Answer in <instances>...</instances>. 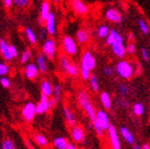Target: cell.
Instances as JSON below:
<instances>
[{
	"mask_svg": "<svg viewBox=\"0 0 150 149\" xmlns=\"http://www.w3.org/2000/svg\"><path fill=\"white\" fill-rule=\"evenodd\" d=\"M105 43L110 47L112 53L119 60H123L127 55L126 53V44H125L124 37L116 29H110V35L105 39Z\"/></svg>",
	"mask_w": 150,
	"mask_h": 149,
	"instance_id": "6da1fadb",
	"label": "cell"
},
{
	"mask_svg": "<svg viewBox=\"0 0 150 149\" xmlns=\"http://www.w3.org/2000/svg\"><path fill=\"white\" fill-rule=\"evenodd\" d=\"M79 76L82 80H89L92 75V71L96 68V56L91 50H84L81 53L79 61Z\"/></svg>",
	"mask_w": 150,
	"mask_h": 149,
	"instance_id": "7a4b0ae2",
	"label": "cell"
},
{
	"mask_svg": "<svg viewBox=\"0 0 150 149\" xmlns=\"http://www.w3.org/2000/svg\"><path fill=\"white\" fill-rule=\"evenodd\" d=\"M76 99H77L78 105H79L80 109L84 112V114H86V116L88 117L90 122L92 123L93 121H95L97 110L95 109L93 102H92L90 94L88 93L87 91H84V90H80V91L77 93Z\"/></svg>",
	"mask_w": 150,
	"mask_h": 149,
	"instance_id": "3957f363",
	"label": "cell"
},
{
	"mask_svg": "<svg viewBox=\"0 0 150 149\" xmlns=\"http://www.w3.org/2000/svg\"><path fill=\"white\" fill-rule=\"evenodd\" d=\"M59 67L61 71L71 78H76L79 76V66L72 61L70 56L61 53L59 55Z\"/></svg>",
	"mask_w": 150,
	"mask_h": 149,
	"instance_id": "277c9868",
	"label": "cell"
},
{
	"mask_svg": "<svg viewBox=\"0 0 150 149\" xmlns=\"http://www.w3.org/2000/svg\"><path fill=\"white\" fill-rule=\"evenodd\" d=\"M115 73L123 80H129L132 78L136 72V67H134V63H131L128 60H119L117 64L115 65Z\"/></svg>",
	"mask_w": 150,
	"mask_h": 149,
	"instance_id": "5b68a950",
	"label": "cell"
},
{
	"mask_svg": "<svg viewBox=\"0 0 150 149\" xmlns=\"http://www.w3.org/2000/svg\"><path fill=\"white\" fill-rule=\"evenodd\" d=\"M61 46L63 53L70 56V57H74L79 52V45H78V43L76 42V40L74 38L69 35H65L62 38Z\"/></svg>",
	"mask_w": 150,
	"mask_h": 149,
	"instance_id": "8992f818",
	"label": "cell"
},
{
	"mask_svg": "<svg viewBox=\"0 0 150 149\" xmlns=\"http://www.w3.org/2000/svg\"><path fill=\"white\" fill-rule=\"evenodd\" d=\"M0 55L4 62H12L13 60L19 57V51L15 45L8 43L5 39L0 38Z\"/></svg>",
	"mask_w": 150,
	"mask_h": 149,
	"instance_id": "52a82bcc",
	"label": "cell"
},
{
	"mask_svg": "<svg viewBox=\"0 0 150 149\" xmlns=\"http://www.w3.org/2000/svg\"><path fill=\"white\" fill-rule=\"evenodd\" d=\"M57 43L53 38H47L43 41L41 46V53L47 58V60H53L57 55Z\"/></svg>",
	"mask_w": 150,
	"mask_h": 149,
	"instance_id": "ba28073f",
	"label": "cell"
},
{
	"mask_svg": "<svg viewBox=\"0 0 150 149\" xmlns=\"http://www.w3.org/2000/svg\"><path fill=\"white\" fill-rule=\"evenodd\" d=\"M96 122L97 124L100 125V127L102 128L103 131H108V129L110 128V126L112 125L110 124V118L108 113L106 112L104 109H99V110L96 111V118H95V121H93L92 123Z\"/></svg>",
	"mask_w": 150,
	"mask_h": 149,
	"instance_id": "9c48e42d",
	"label": "cell"
},
{
	"mask_svg": "<svg viewBox=\"0 0 150 149\" xmlns=\"http://www.w3.org/2000/svg\"><path fill=\"white\" fill-rule=\"evenodd\" d=\"M104 18L108 22L112 24H120L123 22V14L117 7H108L104 12Z\"/></svg>",
	"mask_w": 150,
	"mask_h": 149,
	"instance_id": "30bf717a",
	"label": "cell"
},
{
	"mask_svg": "<svg viewBox=\"0 0 150 149\" xmlns=\"http://www.w3.org/2000/svg\"><path fill=\"white\" fill-rule=\"evenodd\" d=\"M37 109H35V103L28 101L22 106L21 109V117L25 122H31L37 116Z\"/></svg>",
	"mask_w": 150,
	"mask_h": 149,
	"instance_id": "8fae6325",
	"label": "cell"
},
{
	"mask_svg": "<svg viewBox=\"0 0 150 149\" xmlns=\"http://www.w3.org/2000/svg\"><path fill=\"white\" fill-rule=\"evenodd\" d=\"M70 137L74 143H83L86 141V129L82 125H76L70 127Z\"/></svg>",
	"mask_w": 150,
	"mask_h": 149,
	"instance_id": "7c38bea8",
	"label": "cell"
},
{
	"mask_svg": "<svg viewBox=\"0 0 150 149\" xmlns=\"http://www.w3.org/2000/svg\"><path fill=\"white\" fill-rule=\"evenodd\" d=\"M70 5L74 14H76L79 17L87 16L89 14V6L83 0H70Z\"/></svg>",
	"mask_w": 150,
	"mask_h": 149,
	"instance_id": "4fadbf2b",
	"label": "cell"
},
{
	"mask_svg": "<svg viewBox=\"0 0 150 149\" xmlns=\"http://www.w3.org/2000/svg\"><path fill=\"white\" fill-rule=\"evenodd\" d=\"M106 133H108V140H110V144L112 149H122L119 133L117 131L115 126L110 125Z\"/></svg>",
	"mask_w": 150,
	"mask_h": 149,
	"instance_id": "5bb4252c",
	"label": "cell"
},
{
	"mask_svg": "<svg viewBox=\"0 0 150 149\" xmlns=\"http://www.w3.org/2000/svg\"><path fill=\"white\" fill-rule=\"evenodd\" d=\"M23 75L28 80H37L40 77L41 72L35 63H28L23 68Z\"/></svg>",
	"mask_w": 150,
	"mask_h": 149,
	"instance_id": "9a60e30c",
	"label": "cell"
},
{
	"mask_svg": "<svg viewBox=\"0 0 150 149\" xmlns=\"http://www.w3.org/2000/svg\"><path fill=\"white\" fill-rule=\"evenodd\" d=\"M45 23V29H46L47 33L50 38H53L56 35L57 33V26H56V16L55 13L51 12L50 15L48 16V18L46 19Z\"/></svg>",
	"mask_w": 150,
	"mask_h": 149,
	"instance_id": "2e32d148",
	"label": "cell"
},
{
	"mask_svg": "<svg viewBox=\"0 0 150 149\" xmlns=\"http://www.w3.org/2000/svg\"><path fill=\"white\" fill-rule=\"evenodd\" d=\"M35 109H37L38 115H44L49 112V97H47L45 95H41L39 102L35 103Z\"/></svg>",
	"mask_w": 150,
	"mask_h": 149,
	"instance_id": "e0dca14e",
	"label": "cell"
},
{
	"mask_svg": "<svg viewBox=\"0 0 150 149\" xmlns=\"http://www.w3.org/2000/svg\"><path fill=\"white\" fill-rule=\"evenodd\" d=\"M118 133H119L121 138L127 143V144H129V145L136 144V138H134V133H132L128 127H126V126H121V127L119 128V131H118Z\"/></svg>",
	"mask_w": 150,
	"mask_h": 149,
	"instance_id": "ac0fdd59",
	"label": "cell"
},
{
	"mask_svg": "<svg viewBox=\"0 0 150 149\" xmlns=\"http://www.w3.org/2000/svg\"><path fill=\"white\" fill-rule=\"evenodd\" d=\"M35 64L37 65V67L39 68L41 74H46L49 70V66H48V62L47 58L43 55L42 53H37L35 57Z\"/></svg>",
	"mask_w": 150,
	"mask_h": 149,
	"instance_id": "d6986e66",
	"label": "cell"
},
{
	"mask_svg": "<svg viewBox=\"0 0 150 149\" xmlns=\"http://www.w3.org/2000/svg\"><path fill=\"white\" fill-rule=\"evenodd\" d=\"M63 117L65 119L66 123L68 124V126L72 127V126L76 125L77 124V119H76V116H75L74 112L71 110L69 106H64L63 109Z\"/></svg>",
	"mask_w": 150,
	"mask_h": 149,
	"instance_id": "ffe728a7",
	"label": "cell"
},
{
	"mask_svg": "<svg viewBox=\"0 0 150 149\" xmlns=\"http://www.w3.org/2000/svg\"><path fill=\"white\" fill-rule=\"evenodd\" d=\"M75 40L78 43V45L83 46V45L88 44L90 41V31L84 27L79 28L75 33Z\"/></svg>",
	"mask_w": 150,
	"mask_h": 149,
	"instance_id": "44dd1931",
	"label": "cell"
},
{
	"mask_svg": "<svg viewBox=\"0 0 150 149\" xmlns=\"http://www.w3.org/2000/svg\"><path fill=\"white\" fill-rule=\"evenodd\" d=\"M51 3H50L49 0H44L42 3H41V6H40V21L41 22H45L46 21V19L48 18V16L50 15L51 13Z\"/></svg>",
	"mask_w": 150,
	"mask_h": 149,
	"instance_id": "7402d4cb",
	"label": "cell"
},
{
	"mask_svg": "<svg viewBox=\"0 0 150 149\" xmlns=\"http://www.w3.org/2000/svg\"><path fill=\"white\" fill-rule=\"evenodd\" d=\"M41 95H45L47 97H51L53 91V84L49 79H43L40 84Z\"/></svg>",
	"mask_w": 150,
	"mask_h": 149,
	"instance_id": "603a6c76",
	"label": "cell"
},
{
	"mask_svg": "<svg viewBox=\"0 0 150 149\" xmlns=\"http://www.w3.org/2000/svg\"><path fill=\"white\" fill-rule=\"evenodd\" d=\"M24 35H25L26 40H27L28 43H29L30 45L35 46V45L38 44V41H39V39H38V35L31 27L27 26V27L24 28Z\"/></svg>",
	"mask_w": 150,
	"mask_h": 149,
	"instance_id": "cb8c5ba5",
	"label": "cell"
},
{
	"mask_svg": "<svg viewBox=\"0 0 150 149\" xmlns=\"http://www.w3.org/2000/svg\"><path fill=\"white\" fill-rule=\"evenodd\" d=\"M99 100H100L101 104H102L103 109L105 111H110L112 109V97L108 92H101L99 94Z\"/></svg>",
	"mask_w": 150,
	"mask_h": 149,
	"instance_id": "d4e9b609",
	"label": "cell"
},
{
	"mask_svg": "<svg viewBox=\"0 0 150 149\" xmlns=\"http://www.w3.org/2000/svg\"><path fill=\"white\" fill-rule=\"evenodd\" d=\"M52 144H53L55 149H68L70 142L67 140V138L59 136V137H55L52 140Z\"/></svg>",
	"mask_w": 150,
	"mask_h": 149,
	"instance_id": "484cf974",
	"label": "cell"
},
{
	"mask_svg": "<svg viewBox=\"0 0 150 149\" xmlns=\"http://www.w3.org/2000/svg\"><path fill=\"white\" fill-rule=\"evenodd\" d=\"M110 27L108 24H100L96 29V35L99 39H104L105 40L108 38V35H110Z\"/></svg>",
	"mask_w": 150,
	"mask_h": 149,
	"instance_id": "4316f807",
	"label": "cell"
},
{
	"mask_svg": "<svg viewBox=\"0 0 150 149\" xmlns=\"http://www.w3.org/2000/svg\"><path fill=\"white\" fill-rule=\"evenodd\" d=\"M33 141L37 145H39L40 147L42 148H45L49 145V140H48V138L46 137L45 135L43 133H35L33 136Z\"/></svg>",
	"mask_w": 150,
	"mask_h": 149,
	"instance_id": "83f0119b",
	"label": "cell"
},
{
	"mask_svg": "<svg viewBox=\"0 0 150 149\" xmlns=\"http://www.w3.org/2000/svg\"><path fill=\"white\" fill-rule=\"evenodd\" d=\"M31 58H33V51H31L30 49H25L19 55V62H20V64L25 66L26 64L30 63Z\"/></svg>",
	"mask_w": 150,
	"mask_h": 149,
	"instance_id": "f1b7e54d",
	"label": "cell"
},
{
	"mask_svg": "<svg viewBox=\"0 0 150 149\" xmlns=\"http://www.w3.org/2000/svg\"><path fill=\"white\" fill-rule=\"evenodd\" d=\"M138 27L140 29V31L143 33L144 35H150V26L148 24V22L146 21L144 18H139L138 19Z\"/></svg>",
	"mask_w": 150,
	"mask_h": 149,
	"instance_id": "f546056e",
	"label": "cell"
},
{
	"mask_svg": "<svg viewBox=\"0 0 150 149\" xmlns=\"http://www.w3.org/2000/svg\"><path fill=\"white\" fill-rule=\"evenodd\" d=\"M132 114L137 117H142L144 114H145V105L142 102H136L132 105Z\"/></svg>",
	"mask_w": 150,
	"mask_h": 149,
	"instance_id": "4dcf8cb0",
	"label": "cell"
},
{
	"mask_svg": "<svg viewBox=\"0 0 150 149\" xmlns=\"http://www.w3.org/2000/svg\"><path fill=\"white\" fill-rule=\"evenodd\" d=\"M89 84H90V88L93 92L97 93L99 91V88H100V84H99V80H98V77L96 75L92 74L91 77L89 79Z\"/></svg>",
	"mask_w": 150,
	"mask_h": 149,
	"instance_id": "1f68e13d",
	"label": "cell"
},
{
	"mask_svg": "<svg viewBox=\"0 0 150 149\" xmlns=\"http://www.w3.org/2000/svg\"><path fill=\"white\" fill-rule=\"evenodd\" d=\"M52 97L55 98L56 100L59 101L63 97V88L59 84H53V91H52Z\"/></svg>",
	"mask_w": 150,
	"mask_h": 149,
	"instance_id": "d6a6232c",
	"label": "cell"
},
{
	"mask_svg": "<svg viewBox=\"0 0 150 149\" xmlns=\"http://www.w3.org/2000/svg\"><path fill=\"white\" fill-rule=\"evenodd\" d=\"M1 149H17V147L11 138H5L1 142Z\"/></svg>",
	"mask_w": 150,
	"mask_h": 149,
	"instance_id": "836d02e7",
	"label": "cell"
},
{
	"mask_svg": "<svg viewBox=\"0 0 150 149\" xmlns=\"http://www.w3.org/2000/svg\"><path fill=\"white\" fill-rule=\"evenodd\" d=\"M9 71H11V68L8 64L6 62H0V77L7 76V74H9Z\"/></svg>",
	"mask_w": 150,
	"mask_h": 149,
	"instance_id": "e575fe53",
	"label": "cell"
},
{
	"mask_svg": "<svg viewBox=\"0 0 150 149\" xmlns=\"http://www.w3.org/2000/svg\"><path fill=\"white\" fill-rule=\"evenodd\" d=\"M30 0H13V4L18 9H26L29 5Z\"/></svg>",
	"mask_w": 150,
	"mask_h": 149,
	"instance_id": "d590c367",
	"label": "cell"
},
{
	"mask_svg": "<svg viewBox=\"0 0 150 149\" xmlns=\"http://www.w3.org/2000/svg\"><path fill=\"white\" fill-rule=\"evenodd\" d=\"M118 91H119L120 95L123 96V97H126L129 93V88L125 82H122L118 86Z\"/></svg>",
	"mask_w": 150,
	"mask_h": 149,
	"instance_id": "8d00e7d4",
	"label": "cell"
},
{
	"mask_svg": "<svg viewBox=\"0 0 150 149\" xmlns=\"http://www.w3.org/2000/svg\"><path fill=\"white\" fill-rule=\"evenodd\" d=\"M126 53L128 55H134L137 53V46L134 42H128L126 44Z\"/></svg>",
	"mask_w": 150,
	"mask_h": 149,
	"instance_id": "74e56055",
	"label": "cell"
},
{
	"mask_svg": "<svg viewBox=\"0 0 150 149\" xmlns=\"http://www.w3.org/2000/svg\"><path fill=\"white\" fill-rule=\"evenodd\" d=\"M0 84H1V87H2V88H4V89L11 88V84H12L11 78H9L8 76L0 77Z\"/></svg>",
	"mask_w": 150,
	"mask_h": 149,
	"instance_id": "f35d334b",
	"label": "cell"
},
{
	"mask_svg": "<svg viewBox=\"0 0 150 149\" xmlns=\"http://www.w3.org/2000/svg\"><path fill=\"white\" fill-rule=\"evenodd\" d=\"M140 54H141V57L143 58L145 62L150 61V52L148 51V49L146 48V47H141Z\"/></svg>",
	"mask_w": 150,
	"mask_h": 149,
	"instance_id": "ab89813d",
	"label": "cell"
},
{
	"mask_svg": "<svg viewBox=\"0 0 150 149\" xmlns=\"http://www.w3.org/2000/svg\"><path fill=\"white\" fill-rule=\"evenodd\" d=\"M115 70H114V68H112L110 66H105V67L102 69V73L104 74V76L106 77H110L112 74H114Z\"/></svg>",
	"mask_w": 150,
	"mask_h": 149,
	"instance_id": "60d3db41",
	"label": "cell"
},
{
	"mask_svg": "<svg viewBox=\"0 0 150 149\" xmlns=\"http://www.w3.org/2000/svg\"><path fill=\"white\" fill-rule=\"evenodd\" d=\"M37 35H38V39L42 40V41H45V40L47 39V35H48V33H47V31H46V29H45V28H42V29H40V31H39V33H38Z\"/></svg>",
	"mask_w": 150,
	"mask_h": 149,
	"instance_id": "b9f144b4",
	"label": "cell"
},
{
	"mask_svg": "<svg viewBox=\"0 0 150 149\" xmlns=\"http://www.w3.org/2000/svg\"><path fill=\"white\" fill-rule=\"evenodd\" d=\"M57 103H59V101L56 100L55 98H53L52 96L51 97H49V109L50 110H53L54 107H56Z\"/></svg>",
	"mask_w": 150,
	"mask_h": 149,
	"instance_id": "7bdbcfd3",
	"label": "cell"
},
{
	"mask_svg": "<svg viewBox=\"0 0 150 149\" xmlns=\"http://www.w3.org/2000/svg\"><path fill=\"white\" fill-rule=\"evenodd\" d=\"M2 2H3V5L5 6V9H12V6L14 4H13V0H2Z\"/></svg>",
	"mask_w": 150,
	"mask_h": 149,
	"instance_id": "ee69618b",
	"label": "cell"
},
{
	"mask_svg": "<svg viewBox=\"0 0 150 149\" xmlns=\"http://www.w3.org/2000/svg\"><path fill=\"white\" fill-rule=\"evenodd\" d=\"M134 35H132V33H128V42H134Z\"/></svg>",
	"mask_w": 150,
	"mask_h": 149,
	"instance_id": "f6af8a7d",
	"label": "cell"
},
{
	"mask_svg": "<svg viewBox=\"0 0 150 149\" xmlns=\"http://www.w3.org/2000/svg\"><path fill=\"white\" fill-rule=\"evenodd\" d=\"M141 147H142V149H150V145H149V144H147V143L143 144Z\"/></svg>",
	"mask_w": 150,
	"mask_h": 149,
	"instance_id": "bcb514c9",
	"label": "cell"
},
{
	"mask_svg": "<svg viewBox=\"0 0 150 149\" xmlns=\"http://www.w3.org/2000/svg\"><path fill=\"white\" fill-rule=\"evenodd\" d=\"M68 149H79V148H78L77 146H75L74 144H71V143H70V144H69Z\"/></svg>",
	"mask_w": 150,
	"mask_h": 149,
	"instance_id": "7dc6e473",
	"label": "cell"
},
{
	"mask_svg": "<svg viewBox=\"0 0 150 149\" xmlns=\"http://www.w3.org/2000/svg\"><path fill=\"white\" fill-rule=\"evenodd\" d=\"M132 149H142V147L138 144H134V145H132Z\"/></svg>",
	"mask_w": 150,
	"mask_h": 149,
	"instance_id": "c3c4849f",
	"label": "cell"
},
{
	"mask_svg": "<svg viewBox=\"0 0 150 149\" xmlns=\"http://www.w3.org/2000/svg\"><path fill=\"white\" fill-rule=\"evenodd\" d=\"M53 1H54V2H55V3H59V1H61V0H53Z\"/></svg>",
	"mask_w": 150,
	"mask_h": 149,
	"instance_id": "681fc988",
	"label": "cell"
}]
</instances>
